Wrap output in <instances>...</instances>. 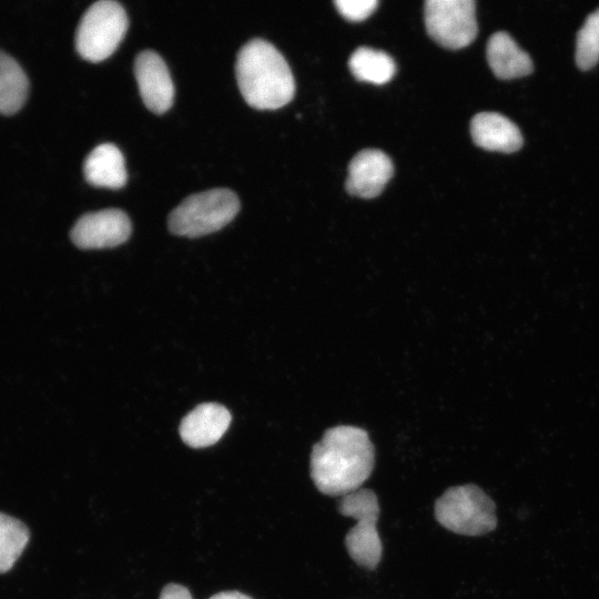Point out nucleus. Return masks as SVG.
Masks as SVG:
<instances>
[{
  "instance_id": "nucleus-1",
  "label": "nucleus",
  "mask_w": 599,
  "mask_h": 599,
  "mask_svg": "<svg viewBox=\"0 0 599 599\" xmlns=\"http://www.w3.org/2000/svg\"><path fill=\"white\" fill-rule=\"evenodd\" d=\"M375 464L374 446L368 434L354 426H337L325 432L313 446L311 477L327 496L353 493L370 476Z\"/></svg>"
},
{
  "instance_id": "nucleus-2",
  "label": "nucleus",
  "mask_w": 599,
  "mask_h": 599,
  "mask_svg": "<svg viewBox=\"0 0 599 599\" xmlns=\"http://www.w3.org/2000/svg\"><path fill=\"white\" fill-rule=\"evenodd\" d=\"M235 74L248 105L275 110L292 101L295 81L282 53L263 39H253L237 53Z\"/></svg>"
},
{
  "instance_id": "nucleus-3",
  "label": "nucleus",
  "mask_w": 599,
  "mask_h": 599,
  "mask_svg": "<svg viewBox=\"0 0 599 599\" xmlns=\"http://www.w3.org/2000/svg\"><path fill=\"white\" fill-rule=\"evenodd\" d=\"M240 210L236 194L229 189H213L183 200L169 215L171 233L197 237L221 230Z\"/></svg>"
},
{
  "instance_id": "nucleus-4",
  "label": "nucleus",
  "mask_w": 599,
  "mask_h": 599,
  "mask_svg": "<svg viewBox=\"0 0 599 599\" xmlns=\"http://www.w3.org/2000/svg\"><path fill=\"white\" fill-rule=\"evenodd\" d=\"M435 517L446 529L465 536H483L497 526L495 502L473 484L448 488L435 502Z\"/></svg>"
},
{
  "instance_id": "nucleus-5",
  "label": "nucleus",
  "mask_w": 599,
  "mask_h": 599,
  "mask_svg": "<svg viewBox=\"0 0 599 599\" xmlns=\"http://www.w3.org/2000/svg\"><path fill=\"white\" fill-rule=\"evenodd\" d=\"M337 508L341 515L356 520V525L345 536V546L351 558L363 568L375 569L383 552L376 528L379 515L376 494L370 489L359 488L342 496Z\"/></svg>"
},
{
  "instance_id": "nucleus-6",
  "label": "nucleus",
  "mask_w": 599,
  "mask_h": 599,
  "mask_svg": "<svg viewBox=\"0 0 599 599\" xmlns=\"http://www.w3.org/2000/svg\"><path fill=\"white\" fill-rule=\"evenodd\" d=\"M128 30L123 7L111 0H101L84 12L75 32L79 54L91 62L109 58L119 47Z\"/></svg>"
},
{
  "instance_id": "nucleus-7",
  "label": "nucleus",
  "mask_w": 599,
  "mask_h": 599,
  "mask_svg": "<svg viewBox=\"0 0 599 599\" xmlns=\"http://www.w3.org/2000/svg\"><path fill=\"white\" fill-rule=\"evenodd\" d=\"M476 3L473 0H428L424 6L428 35L439 45L457 50L477 35Z\"/></svg>"
},
{
  "instance_id": "nucleus-8",
  "label": "nucleus",
  "mask_w": 599,
  "mask_h": 599,
  "mask_svg": "<svg viewBox=\"0 0 599 599\" xmlns=\"http://www.w3.org/2000/svg\"><path fill=\"white\" fill-rule=\"evenodd\" d=\"M128 215L118 209H106L82 215L73 225L70 237L82 250L114 247L131 234Z\"/></svg>"
},
{
  "instance_id": "nucleus-9",
  "label": "nucleus",
  "mask_w": 599,
  "mask_h": 599,
  "mask_svg": "<svg viewBox=\"0 0 599 599\" xmlns=\"http://www.w3.org/2000/svg\"><path fill=\"white\" fill-rule=\"evenodd\" d=\"M134 74L145 106L158 114L166 112L173 104L174 85L163 59L152 50L140 52Z\"/></svg>"
},
{
  "instance_id": "nucleus-10",
  "label": "nucleus",
  "mask_w": 599,
  "mask_h": 599,
  "mask_svg": "<svg viewBox=\"0 0 599 599\" xmlns=\"http://www.w3.org/2000/svg\"><path fill=\"white\" fill-rule=\"evenodd\" d=\"M393 173L394 166L387 154L375 149L363 150L348 165L346 191L363 199L376 197L383 192Z\"/></svg>"
},
{
  "instance_id": "nucleus-11",
  "label": "nucleus",
  "mask_w": 599,
  "mask_h": 599,
  "mask_svg": "<svg viewBox=\"0 0 599 599\" xmlns=\"http://www.w3.org/2000/svg\"><path fill=\"white\" fill-rule=\"evenodd\" d=\"M232 420L230 412L216 403H204L191 410L181 422L180 436L192 448L217 443Z\"/></svg>"
},
{
  "instance_id": "nucleus-12",
  "label": "nucleus",
  "mask_w": 599,
  "mask_h": 599,
  "mask_svg": "<svg viewBox=\"0 0 599 599\" xmlns=\"http://www.w3.org/2000/svg\"><path fill=\"white\" fill-rule=\"evenodd\" d=\"M470 134L476 145L506 153L520 149L524 141L517 125L496 112L477 113L470 122Z\"/></svg>"
},
{
  "instance_id": "nucleus-13",
  "label": "nucleus",
  "mask_w": 599,
  "mask_h": 599,
  "mask_svg": "<svg viewBox=\"0 0 599 599\" xmlns=\"http://www.w3.org/2000/svg\"><path fill=\"white\" fill-rule=\"evenodd\" d=\"M487 61L499 79H512L529 74L534 67L527 52L504 31L491 34L486 48Z\"/></svg>"
},
{
  "instance_id": "nucleus-14",
  "label": "nucleus",
  "mask_w": 599,
  "mask_h": 599,
  "mask_svg": "<svg viewBox=\"0 0 599 599\" xmlns=\"http://www.w3.org/2000/svg\"><path fill=\"white\" fill-rule=\"evenodd\" d=\"M83 173L90 184L114 190L124 186L128 179L123 154L111 143L100 144L89 153Z\"/></svg>"
},
{
  "instance_id": "nucleus-15",
  "label": "nucleus",
  "mask_w": 599,
  "mask_h": 599,
  "mask_svg": "<svg viewBox=\"0 0 599 599\" xmlns=\"http://www.w3.org/2000/svg\"><path fill=\"white\" fill-rule=\"evenodd\" d=\"M28 78L19 63L0 50V113L12 114L24 103Z\"/></svg>"
},
{
  "instance_id": "nucleus-16",
  "label": "nucleus",
  "mask_w": 599,
  "mask_h": 599,
  "mask_svg": "<svg viewBox=\"0 0 599 599\" xmlns=\"http://www.w3.org/2000/svg\"><path fill=\"white\" fill-rule=\"evenodd\" d=\"M348 65L358 81L374 84L387 83L396 72V65L390 55L366 47H361L353 52Z\"/></svg>"
},
{
  "instance_id": "nucleus-17",
  "label": "nucleus",
  "mask_w": 599,
  "mask_h": 599,
  "mask_svg": "<svg viewBox=\"0 0 599 599\" xmlns=\"http://www.w3.org/2000/svg\"><path fill=\"white\" fill-rule=\"evenodd\" d=\"M27 526L0 512V573L10 570L29 541Z\"/></svg>"
},
{
  "instance_id": "nucleus-18",
  "label": "nucleus",
  "mask_w": 599,
  "mask_h": 599,
  "mask_svg": "<svg viewBox=\"0 0 599 599\" xmlns=\"http://www.w3.org/2000/svg\"><path fill=\"white\" fill-rule=\"evenodd\" d=\"M599 61V8L590 13L577 34L576 62L582 70Z\"/></svg>"
},
{
  "instance_id": "nucleus-19",
  "label": "nucleus",
  "mask_w": 599,
  "mask_h": 599,
  "mask_svg": "<svg viewBox=\"0 0 599 599\" xmlns=\"http://www.w3.org/2000/svg\"><path fill=\"white\" fill-rule=\"evenodd\" d=\"M338 12L353 22L363 21L368 18L378 6L376 0H336L334 1Z\"/></svg>"
},
{
  "instance_id": "nucleus-20",
  "label": "nucleus",
  "mask_w": 599,
  "mask_h": 599,
  "mask_svg": "<svg viewBox=\"0 0 599 599\" xmlns=\"http://www.w3.org/2000/svg\"><path fill=\"white\" fill-rule=\"evenodd\" d=\"M159 599H193L189 589L179 583H167Z\"/></svg>"
},
{
  "instance_id": "nucleus-21",
  "label": "nucleus",
  "mask_w": 599,
  "mask_h": 599,
  "mask_svg": "<svg viewBox=\"0 0 599 599\" xmlns=\"http://www.w3.org/2000/svg\"><path fill=\"white\" fill-rule=\"evenodd\" d=\"M209 599H253V598L236 590H227V591L217 592L213 595L212 597H210Z\"/></svg>"
}]
</instances>
